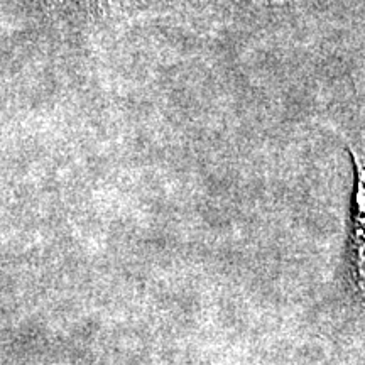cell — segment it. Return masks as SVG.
<instances>
[{
  "label": "cell",
  "instance_id": "6da1fadb",
  "mask_svg": "<svg viewBox=\"0 0 365 365\" xmlns=\"http://www.w3.org/2000/svg\"><path fill=\"white\" fill-rule=\"evenodd\" d=\"M357 195L354 215V266L357 284L365 296V156H355Z\"/></svg>",
  "mask_w": 365,
  "mask_h": 365
}]
</instances>
